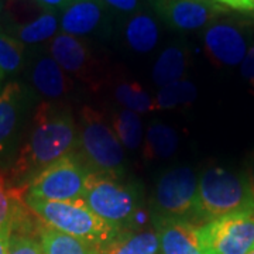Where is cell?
I'll list each match as a JSON object with an SVG mask.
<instances>
[{"label": "cell", "instance_id": "d4e9b609", "mask_svg": "<svg viewBox=\"0 0 254 254\" xmlns=\"http://www.w3.org/2000/svg\"><path fill=\"white\" fill-rule=\"evenodd\" d=\"M116 99L127 109L136 113H147L155 110L154 100L137 82H125L116 89Z\"/></svg>", "mask_w": 254, "mask_h": 254}, {"label": "cell", "instance_id": "836d02e7", "mask_svg": "<svg viewBox=\"0 0 254 254\" xmlns=\"http://www.w3.org/2000/svg\"><path fill=\"white\" fill-rule=\"evenodd\" d=\"M147 3H150V4H154L155 3V0H145Z\"/></svg>", "mask_w": 254, "mask_h": 254}, {"label": "cell", "instance_id": "4dcf8cb0", "mask_svg": "<svg viewBox=\"0 0 254 254\" xmlns=\"http://www.w3.org/2000/svg\"><path fill=\"white\" fill-rule=\"evenodd\" d=\"M243 174H245L247 188H249V192H250V196H252V202H253L254 208V157L249 161L247 168H246V171Z\"/></svg>", "mask_w": 254, "mask_h": 254}, {"label": "cell", "instance_id": "d6986e66", "mask_svg": "<svg viewBox=\"0 0 254 254\" xmlns=\"http://www.w3.org/2000/svg\"><path fill=\"white\" fill-rule=\"evenodd\" d=\"M40 243L44 254H98L95 247L89 243L58 232L47 225L40 230Z\"/></svg>", "mask_w": 254, "mask_h": 254}, {"label": "cell", "instance_id": "ba28073f", "mask_svg": "<svg viewBox=\"0 0 254 254\" xmlns=\"http://www.w3.org/2000/svg\"><path fill=\"white\" fill-rule=\"evenodd\" d=\"M196 203L198 180L190 167H177L160 177L155 187L154 208L161 220L196 216Z\"/></svg>", "mask_w": 254, "mask_h": 254}, {"label": "cell", "instance_id": "8d00e7d4", "mask_svg": "<svg viewBox=\"0 0 254 254\" xmlns=\"http://www.w3.org/2000/svg\"><path fill=\"white\" fill-rule=\"evenodd\" d=\"M1 75H3V72H1V71H0V78H1Z\"/></svg>", "mask_w": 254, "mask_h": 254}, {"label": "cell", "instance_id": "277c9868", "mask_svg": "<svg viewBox=\"0 0 254 254\" xmlns=\"http://www.w3.org/2000/svg\"><path fill=\"white\" fill-rule=\"evenodd\" d=\"M243 210H254L245 174L210 167L198 181L196 216L213 220Z\"/></svg>", "mask_w": 254, "mask_h": 254}, {"label": "cell", "instance_id": "e575fe53", "mask_svg": "<svg viewBox=\"0 0 254 254\" xmlns=\"http://www.w3.org/2000/svg\"><path fill=\"white\" fill-rule=\"evenodd\" d=\"M249 254H254V249H253V250H252V252H250V253H249Z\"/></svg>", "mask_w": 254, "mask_h": 254}, {"label": "cell", "instance_id": "83f0119b", "mask_svg": "<svg viewBox=\"0 0 254 254\" xmlns=\"http://www.w3.org/2000/svg\"><path fill=\"white\" fill-rule=\"evenodd\" d=\"M106 9L113 10L120 14H136L140 9V0H102Z\"/></svg>", "mask_w": 254, "mask_h": 254}, {"label": "cell", "instance_id": "ac0fdd59", "mask_svg": "<svg viewBox=\"0 0 254 254\" xmlns=\"http://www.w3.org/2000/svg\"><path fill=\"white\" fill-rule=\"evenodd\" d=\"M178 134L173 127L160 122L151 123L147 128L144 143V157L147 160H164L177 151Z\"/></svg>", "mask_w": 254, "mask_h": 254}, {"label": "cell", "instance_id": "7a4b0ae2", "mask_svg": "<svg viewBox=\"0 0 254 254\" xmlns=\"http://www.w3.org/2000/svg\"><path fill=\"white\" fill-rule=\"evenodd\" d=\"M26 203L47 226L81 239L93 247L108 243L122 232L93 213L83 199L55 202L27 195Z\"/></svg>", "mask_w": 254, "mask_h": 254}, {"label": "cell", "instance_id": "f1b7e54d", "mask_svg": "<svg viewBox=\"0 0 254 254\" xmlns=\"http://www.w3.org/2000/svg\"><path fill=\"white\" fill-rule=\"evenodd\" d=\"M242 73L246 81L254 86V46L247 51L245 60L242 63Z\"/></svg>", "mask_w": 254, "mask_h": 254}, {"label": "cell", "instance_id": "6da1fadb", "mask_svg": "<svg viewBox=\"0 0 254 254\" xmlns=\"http://www.w3.org/2000/svg\"><path fill=\"white\" fill-rule=\"evenodd\" d=\"M79 133L72 116L54 109L48 103L38 106L34 116V128L21 147L11 168V181L16 187L28 188L27 182L48 165L78 147Z\"/></svg>", "mask_w": 254, "mask_h": 254}, {"label": "cell", "instance_id": "7402d4cb", "mask_svg": "<svg viewBox=\"0 0 254 254\" xmlns=\"http://www.w3.org/2000/svg\"><path fill=\"white\" fill-rule=\"evenodd\" d=\"M196 98V88L190 81H175L165 85L154 100L155 109H173L180 105H190Z\"/></svg>", "mask_w": 254, "mask_h": 254}, {"label": "cell", "instance_id": "f546056e", "mask_svg": "<svg viewBox=\"0 0 254 254\" xmlns=\"http://www.w3.org/2000/svg\"><path fill=\"white\" fill-rule=\"evenodd\" d=\"M223 6H227L230 9L240 10L246 13H254V3L252 0H215Z\"/></svg>", "mask_w": 254, "mask_h": 254}, {"label": "cell", "instance_id": "2e32d148", "mask_svg": "<svg viewBox=\"0 0 254 254\" xmlns=\"http://www.w3.org/2000/svg\"><path fill=\"white\" fill-rule=\"evenodd\" d=\"M127 44L137 53H150L158 43V26L154 17L144 11L130 16L125 27Z\"/></svg>", "mask_w": 254, "mask_h": 254}, {"label": "cell", "instance_id": "484cf974", "mask_svg": "<svg viewBox=\"0 0 254 254\" xmlns=\"http://www.w3.org/2000/svg\"><path fill=\"white\" fill-rule=\"evenodd\" d=\"M24 46L16 37L0 34V71L14 72L23 64Z\"/></svg>", "mask_w": 254, "mask_h": 254}, {"label": "cell", "instance_id": "5bb4252c", "mask_svg": "<svg viewBox=\"0 0 254 254\" xmlns=\"http://www.w3.org/2000/svg\"><path fill=\"white\" fill-rule=\"evenodd\" d=\"M98 254H158L160 237L154 232H126L122 230L105 245L95 247Z\"/></svg>", "mask_w": 254, "mask_h": 254}, {"label": "cell", "instance_id": "3957f363", "mask_svg": "<svg viewBox=\"0 0 254 254\" xmlns=\"http://www.w3.org/2000/svg\"><path fill=\"white\" fill-rule=\"evenodd\" d=\"M106 174L89 173L83 200L100 219L120 230L145 220L140 205V192L131 184Z\"/></svg>", "mask_w": 254, "mask_h": 254}, {"label": "cell", "instance_id": "4316f807", "mask_svg": "<svg viewBox=\"0 0 254 254\" xmlns=\"http://www.w3.org/2000/svg\"><path fill=\"white\" fill-rule=\"evenodd\" d=\"M7 254H44V250L41 243L33 237L11 235Z\"/></svg>", "mask_w": 254, "mask_h": 254}, {"label": "cell", "instance_id": "ffe728a7", "mask_svg": "<svg viewBox=\"0 0 254 254\" xmlns=\"http://www.w3.org/2000/svg\"><path fill=\"white\" fill-rule=\"evenodd\" d=\"M187 68V54L181 47H168L158 57L153 69V79L161 88L180 81Z\"/></svg>", "mask_w": 254, "mask_h": 254}, {"label": "cell", "instance_id": "9c48e42d", "mask_svg": "<svg viewBox=\"0 0 254 254\" xmlns=\"http://www.w3.org/2000/svg\"><path fill=\"white\" fill-rule=\"evenodd\" d=\"M155 11L170 27L177 30H198L226 11L215 0H155Z\"/></svg>", "mask_w": 254, "mask_h": 254}, {"label": "cell", "instance_id": "d590c367", "mask_svg": "<svg viewBox=\"0 0 254 254\" xmlns=\"http://www.w3.org/2000/svg\"><path fill=\"white\" fill-rule=\"evenodd\" d=\"M0 13H1V3H0Z\"/></svg>", "mask_w": 254, "mask_h": 254}, {"label": "cell", "instance_id": "4fadbf2b", "mask_svg": "<svg viewBox=\"0 0 254 254\" xmlns=\"http://www.w3.org/2000/svg\"><path fill=\"white\" fill-rule=\"evenodd\" d=\"M51 55L64 71L72 73L89 72L92 57L88 47L76 37L61 33L50 44Z\"/></svg>", "mask_w": 254, "mask_h": 254}, {"label": "cell", "instance_id": "cb8c5ba5", "mask_svg": "<svg viewBox=\"0 0 254 254\" xmlns=\"http://www.w3.org/2000/svg\"><path fill=\"white\" fill-rule=\"evenodd\" d=\"M27 188L10 185L6 177L0 173V230L10 227L18 205L23 202V195Z\"/></svg>", "mask_w": 254, "mask_h": 254}, {"label": "cell", "instance_id": "1f68e13d", "mask_svg": "<svg viewBox=\"0 0 254 254\" xmlns=\"http://www.w3.org/2000/svg\"><path fill=\"white\" fill-rule=\"evenodd\" d=\"M10 237H11V229L10 227L0 230V254H7Z\"/></svg>", "mask_w": 254, "mask_h": 254}, {"label": "cell", "instance_id": "e0dca14e", "mask_svg": "<svg viewBox=\"0 0 254 254\" xmlns=\"http://www.w3.org/2000/svg\"><path fill=\"white\" fill-rule=\"evenodd\" d=\"M31 79L37 89L48 98H60L68 91V79L64 75V69L50 57H43L37 61Z\"/></svg>", "mask_w": 254, "mask_h": 254}, {"label": "cell", "instance_id": "52a82bcc", "mask_svg": "<svg viewBox=\"0 0 254 254\" xmlns=\"http://www.w3.org/2000/svg\"><path fill=\"white\" fill-rule=\"evenodd\" d=\"M203 254H249L254 249V210H243L198 227Z\"/></svg>", "mask_w": 254, "mask_h": 254}, {"label": "cell", "instance_id": "44dd1931", "mask_svg": "<svg viewBox=\"0 0 254 254\" xmlns=\"http://www.w3.org/2000/svg\"><path fill=\"white\" fill-rule=\"evenodd\" d=\"M58 28V18L53 10H47L27 24L16 30V38L26 44H37L54 36Z\"/></svg>", "mask_w": 254, "mask_h": 254}, {"label": "cell", "instance_id": "8992f818", "mask_svg": "<svg viewBox=\"0 0 254 254\" xmlns=\"http://www.w3.org/2000/svg\"><path fill=\"white\" fill-rule=\"evenodd\" d=\"M89 170L75 153L48 165L28 185L30 196L43 200L68 202L83 199Z\"/></svg>", "mask_w": 254, "mask_h": 254}, {"label": "cell", "instance_id": "7c38bea8", "mask_svg": "<svg viewBox=\"0 0 254 254\" xmlns=\"http://www.w3.org/2000/svg\"><path fill=\"white\" fill-rule=\"evenodd\" d=\"M158 237L163 254H203L198 227L187 219L161 220Z\"/></svg>", "mask_w": 254, "mask_h": 254}, {"label": "cell", "instance_id": "30bf717a", "mask_svg": "<svg viewBox=\"0 0 254 254\" xmlns=\"http://www.w3.org/2000/svg\"><path fill=\"white\" fill-rule=\"evenodd\" d=\"M205 48L209 57L222 66H235L243 63L247 54L245 34L232 23H216L205 31Z\"/></svg>", "mask_w": 254, "mask_h": 254}, {"label": "cell", "instance_id": "d6a6232c", "mask_svg": "<svg viewBox=\"0 0 254 254\" xmlns=\"http://www.w3.org/2000/svg\"><path fill=\"white\" fill-rule=\"evenodd\" d=\"M40 1L43 6H48V7H64L69 0H37Z\"/></svg>", "mask_w": 254, "mask_h": 254}, {"label": "cell", "instance_id": "9a60e30c", "mask_svg": "<svg viewBox=\"0 0 254 254\" xmlns=\"http://www.w3.org/2000/svg\"><path fill=\"white\" fill-rule=\"evenodd\" d=\"M23 89L17 82H9L0 92V153L6 150L17 125Z\"/></svg>", "mask_w": 254, "mask_h": 254}, {"label": "cell", "instance_id": "5b68a950", "mask_svg": "<svg viewBox=\"0 0 254 254\" xmlns=\"http://www.w3.org/2000/svg\"><path fill=\"white\" fill-rule=\"evenodd\" d=\"M78 137L79 158L89 173L122 178L125 173V151L115 130L92 108H83Z\"/></svg>", "mask_w": 254, "mask_h": 254}, {"label": "cell", "instance_id": "8fae6325", "mask_svg": "<svg viewBox=\"0 0 254 254\" xmlns=\"http://www.w3.org/2000/svg\"><path fill=\"white\" fill-rule=\"evenodd\" d=\"M106 6L102 0H69L63 7L61 30L69 36H89L105 21Z\"/></svg>", "mask_w": 254, "mask_h": 254}, {"label": "cell", "instance_id": "603a6c76", "mask_svg": "<svg viewBox=\"0 0 254 254\" xmlns=\"http://www.w3.org/2000/svg\"><path fill=\"white\" fill-rule=\"evenodd\" d=\"M113 130L119 141L128 150H136L143 140V127L136 112L125 109L113 120Z\"/></svg>", "mask_w": 254, "mask_h": 254}]
</instances>
